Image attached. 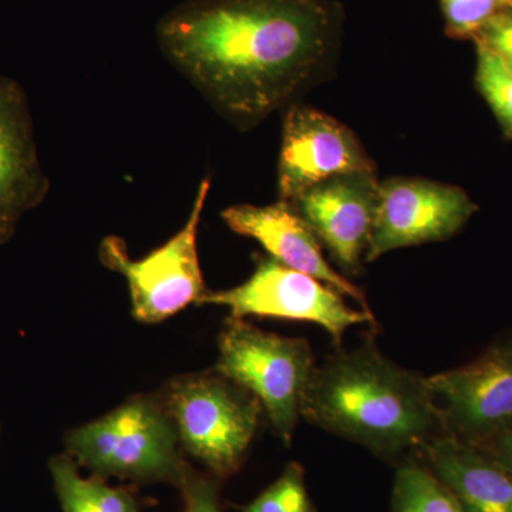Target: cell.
<instances>
[{"mask_svg": "<svg viewBox=\"0 0 512 512\" xmlns=\"http://www.w3.org/2000/svg\"><path fill=\"white\" fill-rule=\"evenodd\" d=\"M340 32L332 0H187L157 28L168 60L242 128L305 89L335 55Z\"/></svg>", "mask_w": 512, "mask_h": 512, "instance_id": "obj_1", "label": "cell"}, {"mask_svg": "<svg viewBox=\"0 0 512 512\" xmlns=\"http://www.w3.org/2000/svg\"><path fill=\"white\" fill-rule=\"evenodd\" d=\"M302 417L386 460L423 447L441 429L426 377L396 365L373 343L315 367Z\"/></svg>", "mask_w": 512, "mask_h": 512, "instance_id": "obj_2", "label": "cell"}, {"mask_svg": "<svg viewBox=\"0 0 512 512\" xmlns=\"http://www.w3.org/2000/svg\"><path fill=\"white\" fill-rule=\"evenodd\" d=\"M67 454L96 476L180 487L190 464L160 397L138 394L66 434Z\"/></svg>", "mask_w": 512, "mask_h": 512, "instance_id": "obj_3", "label": "cell"}, {"mask_svg": "<svg viewBox=\"0 0 512 512\" xmlns=\"http://www.w3.org/2000/svg\"><path fill=\"white\" fill-rule=\"evenodd\" d=\"M158 397L184 451L204 464L214 477L237 473L264 410L255 396L212 370L177 377Z\"/></svg>", "mask_w": 512, "mask_h": 512, "instance_id": "obj_4", "label": "cell"}, {"mask_svg": "<svg viewBox=\"0 0 512 512\" xmlns=\"http://www.w3.org/2000/svg\"><path fill=\"white\" fill-rule=\"evenodd\" d=\"M218 350L212 370L255 396L276 436L289 446L316 367L308 340L284 338L229 318L218 336Z\"/></svg>", "mask_w": 512, "mask_h": 512, "instance_id": "obj_5", "label": "cell"}, {"mask_svg": "<svg viewBox=\"0 0 512 512\" xmlns=\"http://www.w3.org/2000/svg\"><path fill=\"white\" fill-rule=\"evenodd\" d=\"M210 188V178H204L183 229L144 258L131 259L126 242L114 235L101 241V264L127 279L131 312L138 322H163L191 303L200 302L208 292L198 259L197 237Z\"/></svg>", "mask_w": 512, "mask_h": 512, "instance_id": "obj_6", "label": "cell"}, {"mask_svg": "<svg viewBox=\"0 0 512 512\" xmlns=\"http://www.w3.org/2000/svg\"><path fill=\"white\" fill-rule=\"evenodd\" d=\"M340 295L311 275L288 268L272 256H261L248 281L227 291L207 292L197 305L225 306L237 319L259 316L315 323L340 345L352 326L376 323L372 312L350 308Z\"/></svg>", "mask_w": 512, "mask_h": 512, "instance_id": "obj_7", "label": "cell"}, {"mask_svg": "<svg viewBox=\"0 0 512 512\" xmlns=\"http://www.w3.org/2000/svg\"><path fill=\"white\" fill-rule=\"evenodd\" d=\"M476 202L456 185L394 177L379 183L366 261L394 249L444 241L463 228Z\"/></svg>", "mask_w": 512, "mask_h": 512, "instance_id": "obj_8", "label": "cell"}, {"mask_svg": "<svg viewBox=\"0 0 512 512\" xmlns=\"http://www.w3.org/2000/svg\"><path fill=\"white\" fill-rule=\"evenodd\" d=\"M444 434L481 444L512 424V339L474 362L426 377Z\"/></svg>", "mask_w": 512, "mask_h": 512, "instance_id": "obj_9", "label": "cell"}, {"mask_svg": "<svg viewBox=\"0 0 512 512\" xmlns=\"http://www.w3.org/2000/svg\"><path fill=\"white\" fill-rule=\"evenodd\" d=\"M375 174L376 165L349 127L323 111L292 104L286 111L278 164L279 200L345 174Z\"/></svg>", "mask_w": 512, "mask_h": 512, "instance_id": "obj_10", "label": "cell"}, {"mask_svg": "<svg viewBox=\"0 0 512 512\" xmlns=\"http://www.w3.org/2000/svg\"><path fill=\"white\" fill-rule=\"evenodd\" d=\"M377 188L375 174L336 175L289 202L348 274L359 271L369 245Z\"/></svg>", "mask_w": 512, "mask_h": 512, "instance_id": "obj_11", "label": "cell"}, {"mask_svg": "<svg viewBox=\"0 0 512 512\" xmlns=\"http://www.w3.org/2000/svg\"><path fill=\"white\" fill-rule=\"evenodd\" d=\"M49 188L28 97L18 82L0 76V247L13 238L22 218L45 201Z\"/></svg>", "mask_w": 512, "mask_h": 512, "instance_id": "obj_12", "label": "cell"}, {"mask_svg": "<svg viewBox=\"0 0 512 512\" xmlns=\"http://www.w3.org/2000/svg\"><path fill=\"white\" fill-rule=\"evenodd\" d=\"M222 220L235 234L255 239L276 261L325 282L370 311L365 293L338 274L323 256L318 237L289 202L266 207L234 205L222 211Z\"/></svg>", "mask_w": 512, "mask_h": 512, "instance_id": "obj_13", "label": "cell"}, {"mask_svg": "<svg viewBox=\"0 0 512 512\" xmlns=\"http://www.w3.org/2000/svg\"><path fill=\"white\" fill-rule=\"evenodd\" d=\"M423 448L464 512H512V473L483 448L444 433Z\"/></svg>", "mask_w": 512, "mask_h": 512, "instance_id": "obj_14", "label": "cell"}, {"mask_svg": "<svg viewBox=\"0 0 512 512\" xmlns=\"http://www.w3.org/2000/svg\"><path fill=\"white\" fill-rule=\"evenodd\" d=\"M70 454L50 458L49 470L63 512H144L123 488L84 478Z\"/></svg>", "mask_w": 512, "mask_h": 512, "instance_id": "obj_15", "label": "cell"}, {"mask_svg": "<svg viewBox=\"0 0 512 512\" xmlns=\"http://www.w3.org/2000/svg\"><path fill=\"white\" fill-rule=\"evenodd\" d=\"M390 512H464L456 495L451 493L429 466L407 461L397 468Z\"/></svg>", "mask_w": 512, "mask_h": 512, "instance_id": "obj_16", "label": "cell"}, {"mask_svg": "<svg viewBox=\"0 0 512 512\" xmlns=\"http://www.w3.org/2000/svg\"><path fill=\"white\" fill-rule=\"evenodd\" d=\"M476 45L478 92L493 110L505 138L512 140V69L493 50Z\"/></svg>", "mask_w": 512, "mask_h": 512, "instance_id": "obj_17", "label": "cell"}, {"mask_svg": "<svg viewBox=\"0 0 512 512\" xmlns=\"http://www.w3.org/2000/svg\"><path fill=\"white\" fill-rule=\"evenodd\" d=\"M241 512H315L301 464L289 463L281 477L241 507Z\"/></svg>", "mask_w": 512, "mask_h": 512, "instance_id": "obj_18", "label": "cell"}, {"mask_svg": "<svg viewBox=\"0 0 512 512\" xmlns=\"http://www.w3.org/2000/svg\"><path fill=\"white\" fill-rule=\"evenodd\" d=\"M446 33L453 39H473L501 9L500 0H440Z\"/></svg>", "mask_w": 512, "mask_h": 512, "instance_id": "obj_19", "label": "cell"}, {"mask_svg": "<svg viewBox=\"0 0 512 512\" xmlns=\"http://www.w3.org/2000/svg\"><path fill=\"white\" fill-rule=\"evenodd\" d=\"M178 490L183 497V512H222L215 477L202 476L190 467Z\"/></svg>", "mask_w": 512, "mask_h": 512, "instance_id": "obj_20", "label": "cell"}, {"mask_svg": "<svg viewBox=\"0 0 512 512\" xmlns=\"http://www.w3.org/2000/svg\"><path fill=\"white\" fill-rule=\"evenodd\" d=\"M474 42L493 50L512 69V8L498 10L474 37Z\"/></svg>", "mask_w": 512, "mask_h": 512, "instance_id": "obj_21", "label": "cell"}, {"mask_svg": "<svg viewBox=\"0 0 512 512\" xmlns=\"http://www.w3.org/2000/svg\"><path fill=\"white\" fill-rule=\"evenodd\" d=\"M476 446L483 448L512 473V424Z\"/></svg>", "mask_w": 512, "mask_h": 512, "instance_id": "obj_22", "label": "cell"}, {"mask_svg": "<svg viewBox=\"0 0 512 512\" xmlns=\"http://www.w3.org/2000/svg\"><path fill=\"white\" fill-rule=\"evenodd\" d=\"M501 9L503 8H512V0H500Z\"/></svg>", "mask_w": 512, "mask_h": 512, "instance_id": "obj_23", "label": "cell"}]
</instances>
